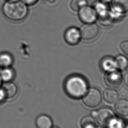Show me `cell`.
Wrapping results in <instances>:
<instances>
[{"instance_id": "obj_1", "label": "cell", "mask_w": 128, "mask_h": 128, "mask_svg": "<svg viewBox=\"0 0 128 128\" xmlns=\"http://www.w3.org/2000/svg\"><path fill=\"white\" fill-rule=\"evenodd\" d=\"M4 16L12 21H20L24 20L28 14L27 6L21 0H8L2 7Z\"/></svg>"}, {"instance_id": "obj_2", "label": "cell", "mask_w": 128, "mask_h": 128, "mask_svg": "<svg viewBox=\"0 0 128 128\" xmlns=\"http://www.w3.org/2000/svg\"><path fill=\"white\" fill-rule=\"evenodd\" d=\"M64 87L68 96L74 99L82 98L88 90L86 80L79 75H73L67 78Z\"/></svg>"}, {"instance_id": "obj_3", "label": "cell", "mask_w": 128, "mask_h": 128, "mask_svg": "<svg viewBox=\"0 0 128 128\" xmlns=\"http://www.w3.org/2000/svg\"><path fill=\"white\" fill-rule=\"evenodd\" d=\"M92 116L95 118L98 122L103 126H110L116 120L114 112L108 108H102L92 112Z\"/></svg>"}, {"instance_id": "obj_4", "label": "cell", "mask_w": 128, "mask_h": 128, "mask_svg": "<svg viewBox=\"0 0 128 128\" xmlns=\"http://www.w3.org/2000/svg\"><path fill=\"white\" fill-rule=\"evenodd\" d=\"M102 100L101 92L98 89L92 88L87 91L82 97V102L87 107L94 108L101 104Z\"/></svg>"}, {"instance_id": "obj_5", "label": "cell", "mask_w": 128, "mask_h": 128, "mask_svg": "<svg viewBox=\"0 0 128 128\" xmlns=\"http://www.w3.org/2000/svg\"><path fill=\"white\" fill-rule=\"evenodd\" d=\"M106 72L104 77V82L106 85L112 88L119 87L122 82L123 77L119 70H114Z\"/></svg>"}, {"instance_id": "obj_6", "label": "cell", "mask_w": 128, "mask_h": 128, "mask_svg": "<svg viewBox=\"0 0 128 128\" xmlns=\"http://www.w3.org/2000/svg\"><path fill=\"white\" fill-rule=\"evenodd\" d=\"M78 16L81 21L85 24L94 23L98 19V14L94 8L86 6L78 11Z\"/></svg>"}, {"instance_id": "obj_7", "label": "cell", "mask_w": 128, "mask_h": 128, "mask_svg": "<svg viewBox=\"0 0 128 128\" xmlns=\"http://www.w3.org/2000/svg\"><path fill=\"white\" fill-rule=\"evenodd\" d=\"M80 31L82 39L90 40L97 36L99 32V27L94 23L85 24L81 27Z\"/></svg>"}, {"instance_id": "obj_8", "label": "cell", "mask_w": 128, "mask_h": 128, "mask_svg": "<svg viewBox=\"0 0 128 128\" xmlns=\"http://www.w3.org/2000/svg\"><path fill=\"white\" fill-rule=\"evenodd\" d=\"M64 40L68 44L75 45L78 44L81 39L80 30L75 27L68 28L64 32Z\"/></svg>"}, {"instance_id": "obj_9", "label": "cell", "mask_w": 128, "mask_h": 128, "mask_svg": "<svg viewBox=\"0 0 128 128\" xmlns=\"http://www.w3.org/2000/svg\"><path fill=\"white\" fill-rule=\"evenodd\" d=\"M2 88L6 99H11L14 98L18 93L17 86L11 81L5 82Z\"/></svg>"}, {"instance_id": "obj_10", "label": "cell", "mask_w": 128, "mask_h": 128, "mask_svg": "<svg viewBox=\"0 0 128 128\" xmlns=\"http://www.w3.org/2000/svg\"><path fill=\"white\" fill-rule=\"evenodd\" d=\"M114 109L119 116H128V100L125 99L118 100L114 106Z\"/></svg>"}, {"instance_id": "obj_11", "label": "cell", "mask_w": 128, "mask_h": 128, "mask_svg": "<svg viewBox=\"0 0 128 128\" xmlns=\"http://www.w3.org/2000/svg\"><path fill=\"white\" fill-rule=\"evenodd\" d=\"M36 125L38 128H52L53 121L50 116L46 114L39 116L36 120Z\"/></svg>"}, {"instance_id": "obj_12", "label": "cell", "mask_w": 128, "mask_h": 128, "mask_svg": "<svg viewBox=\"0 0 128 128\" xmlns=\"http://www.w3.org/2000/svg\"><path fill=\"white\" fill-rule=\"evenodd\" d=\"M103 98L105 102L109 104H114L117 102L119 94L117 90L113 89L107 88L103 92Z\"/></svg>"}, {"instance_id": "obj_13", "label": "cell", "mask_w": 128, "mask_h": 128, "mask_svg": "<svg viewBox=\"0 0 128 128\" xmlns=\"http://www.w3.org/2000/svg\"><path fill=\"white\" fill-rule=\"evenodd\" d=\"M101 66L104 71L108 72L117 70L116 59L111 57H105L101 62Z\"/></svg>"}, {"instance_id": "obj_14", "label": "cell", "mask_w": 128, "mask_h": 128, "mask_svg": "<svg viewBox=\"0 0 128 128\" xmlns=\"http://www.w3.org/2000/svg\"><path fill=\"white\" fill-rule=\"evenodd\" d=\"M15 72L11 67L3 68L0 70V79L4 82H11L14 78Z\"/></svg>"}, {"instance_id": "obj_15", "label": "cell", "mask_w": 128, "mask_h": 128, "mask_svg": "<svg viewBox=\"0 0 128 128\" xmlns=\"http://www.w3.org/2000/svg\"><path fill=\"white\" fill-rule=\"evenodd\" d=\"M14 62L12 56L7 52L0 54V66L3 68L11 67Z\"/></svg>"}, {"instance_id": "obj_16", "label": "cell", "mask_w": 128, "mask_h": 128, "mask_svg": "<svg viewBox=\"0 0 128 128\" xmlns=\"http://www.w3.org/2000/svg\"><path fill=\"white\" fill-rule=\"evenodd\" d=\"M82 128H96V122L92 116H84L80 121Z\"/></svg>"}, {"instance_id": "obj_17", "label": "cell", "mask_w": 128, "mask_h": 128, "mask_svg": "<svg viewBox=\"0 0 128 128\" xmlns=\"http://www.w3.org/2000/svg\"><path fill=\"white\" fill-rule=\"evenodd\" d=\"M94 9L99 17H103L108 14L109 10L104 2H96L95 4Z\"/></svg>"}, {"instance_id": "obj_18", "label": "cell", "mask_w": 128, "mask_h": 128, "mask_svg": "<svg viewBox=\"0 0 128 128\" xmlns=\"http://www.w3.org/2000/svg\"><path fill=\"white\" fill-rule=\"evenodd\" d=\"M116 62L117 70L119 71H124L128 67V60L123 55H118L116 58Z\"/></svg>"}, {"instance_id": "obj_19", "label": "cell", "mask_w": 128, "mask_h": 128, "mask_svg": "<svg viewBox=\"0 0 128 128\" xmlns=\"http://www.w3.org/2000/svg\"><path fill=\"white\" fill-rule=\"evenodd\" d=\"M124 14L121 9L116 6H113L108 11L109 15L113 21L114 20H118L122 17Z\"/></svg>"}, {"instance_id": "obj_20", "label": "cell", "mask_w": 128, "mask_h": 128, "mask_svg": "<svg viewBox=\"0 0 128 128\" xmlns=\"http://www.w3.org/2000/svg\"><path fill=\"white\" fill-rule=\"evenodd\" d=\"M87 5L86 0H72L70 3V8L73 11L78 12L80 8Z\"/></svg>"}, {"instance_id": "obj_21", "label": "cell", "mask_w": 128, "mask_h": 128, "mask_svg": "<svg viewBox=\"0 0 128 128\" xmlns=\"http://www.w3.org/2000/svg\"><path fill=\"white\" fill-rule=\"evenodd\" d=\"M113 5L121 9L126 13L128 12V0H113Z\"/></svg>"}, {"instance_id": "obj_22", "label": "cell", "mask_w": 128, "mask_h": 128, "mask_svg": "<svg viewBox=\"0 0 128 128\" xmlns=\"http://www.w3.org/2000/svg\"><path fill=\"white\" fill-rule=\"evenodd\" d=\"M113 20L110 18L109 14L103 17H99V22L101 25L104 26H109L111 25Z\"/></svg>"}, {"instance_id": "obj_23", "label": "cell", "mask_w": 128, "mask_h": 128, "mask_svg": "<svg viewBox=\"0 0 128 128\" xmlns=\"http://www.w3.org/2000/svg\"><path fill=\"white\" fill-rule=\"evenodd\" d=\"M120 48L124 53L128 55V40L122 42L120 45Z\"/></svg>"}, {"instance_id": "obj_24", "label": "cell", "mask_w": 128, "mask_h": 128, "mask_svg": "<svg viewBox=\"0 0 128 128\" xmlns=\"http://www.w3.org/2000/svg\"><path fill=\"white\" fill-rule=\"evenodd\" d=\"M22 2L25 3L27 6H32L36 4L38 0H21Z\"/></svg>"}, {"instance_id": "obj_25", "label": "cell", "mask_w": 128, "mask_h": 128, "mask_svg": "<svg viewBox=\"0 0 128 128\" xmlns=\"http://www.w3.org/2000/svg\"><path fill=\"white\" fill-rule=\"evenodd\" d=\"M6 99L5 95L4 94V92L2 90V88H0V102H2Z\"/></svg>"}, {"instance_id": "obj_26", "label": "cell", "mask_w": 128, "mask_h": 128, "mask_svg": "<svg viewBox=\"0 0 128 128\" xmlns=\"http://www.w3.org/2000/svg\"><path fill=\"white\" fill-rule=\"evenodd\" d=\"M45 3H48L50 5H53L56 4V3H57V2L58 1V0H42Z\"/></svg>"}, {"instance_id": "obj_27", "label": "cell", "mask_w": 128, "mask_h": 128, "mask_svg": "<svg viewBox=\"0 0 128 128\" xmlns=\"http://www.w3.org/2000/svg\"><path fill=\"white\" fill-rule=\"evenodd\" d=\"M86 0L87 2V4H88L89 5H92L95 4L98 2V0Z\"/></svg>"}, {"instance_id": "obj_28", "label": "cell", "mask_w": 128, "mask_h": 128, "mask_svg": "<svg viewBox=\"0 0 128 128\" xmlns=\"http://www.w3.org/2000/svg\"><path fill=\"white\" fill-rule=\"evenodd\" d=\"M124 82L126 85L128 87V72L124 76Z\"/></svg>"}, {"instance_id": "obj_29", "label": "cell", "mask_w": 128, "mask_h": 128, "mask_svg": "<svg viewBox=\"0 0 128 128\" xmlns=\"http://www.w3.org/2000/svg\"><path fill=\"white\" fill-rule=\"evenodd\" d=\"M102 2L104 3H109L112 2L113 0H102Z\"/></svg>"}, {"instance_id": "obj_30", "label": "cell", "mask_w": 128, "mask_h": 128, "mask_svg": "<svg viewBox=\"0 0 128 128\" xmlns=\"http://www.w3.org/2000/svg\"><path fill=\"white\" fill-rule=\"evenodd\" d=\"M96 128H104L102 127H100V126H98V127H96Z\"/></svg>"}, {"instance_id": "obj_31", "label": "cell", "mask_w": 128, "mask_h": 128, "mask_svg": "<svg viewBox=\"0 0 128 128\" xmlns=\"http://www.w3.org/2000/svg\"><path fill=\"white\" fill-rule=\"evenodd\" d=\"M126 128H128V124H127V126H126Z\"/></svg>"}, {"instance_id": "obj_32", "label": "cell", "mask_w": 128, "mask_h": 128, "mask_svg": "<svg viewBox=\"0 0 128 128\" xmlns=\"http://www.w3.org/2000/svg\"><path fill=\"white\" fill-rule=\"evenodd\" d=\"M0 84H1V80L0 79Z\"/></svg>"}, {"instance_id": "obj_33", "label": "cell", "mask_w": 128, "mask_h": 128, "mask_svg": "<svg viewBox=\"0 0 128 128\" xmlns=\"http://www.w3.org/2000/svg\"></svg>"}, {"instance_id": "obj_34", "label": "cell", "mask_w": 128, "mask_h": 128, "mask_svg": "<svg viewBox=\"0 0 128 128\" xmlns=\"http://www.w3.org/2000/svg\"></svg>"}, {"instance_id": "obj_35", "label": "cell", "mask_w": 128, "mask_h": 128, "mask_svg": "<svg viewBox=\"0 0 128 128\" xmlns=\"http://www.w3.org/2000/svg\"></svg>"}]
</instances>
